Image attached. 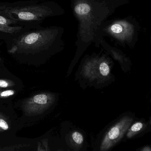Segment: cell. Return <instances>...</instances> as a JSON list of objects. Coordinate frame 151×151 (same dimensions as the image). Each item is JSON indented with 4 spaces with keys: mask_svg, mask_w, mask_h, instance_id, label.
<instances>
[{
    "mask_svg": "<svg viewBox=\"0 0 151 151\" xmlns=\"http://www.w3.org/2000/svg\"><path fill=\"white\" fill-rule=\"evenodd\" d=\"M29 1H18L16 2H0V11L4 10L7 8L10 7L16 6H20L23 4H26L29 2Z\"/></svg>",
    "mask_w": 151,
    "mask_h": 151,
    "instance_id": "cell-12",
    "label": "cell"
},
{
    "mask_svg": "<svg viewBox=\"0 0 151 151\" xmlns=\"http://www.w3.org/2000/svg\"><path fill=\"white\" fill-rule=\"evenodd\" d=\"M135 120V116L131 112L120 115L100 132L94 143V150L107 151L117 145L123 140Z\"/></svg>",
    "mask_w": 151,
    "mask_h": 151,
    "instance_id": "cell-5",
    "label": "cell"
},
{
    "mask_svg": "<svg viewBox=\"0 0 151 151\" xmlns=\"http://www.w3.org/2000/svg\"><path fill=\"white\" fill-rule=\"evenodd\" d=\"M0 24L2 25L14 26L17 24L15 21L0 14Z\"/></svg>",
    "mask_w": 151,
    "mask_h": 151,
    "instance_id": "cell-13",
    "label": "cell"
},
{
    "mask_svg": "<svg viewBox=\"0 0 151 151\" xmlns=\"http://www.w3.org/2000/svg\"><path fill=\"white\" fill-rule=\"evenodd\" d=\"M9 86V83L7 81L4 80H0V87L6 88Z\"/></svg>",
    "mask_w": 151,
    "mask_h": 151,
    "instance_id": "cell-16",
    "label": "cell"
},
{
    "mask_svg": "<svg viewBox=\"0 0 151 151\" xmlns=\"http://www.w3.org/2000/svg\"><path fill=\"white\" fill-rule=\"evenodd\" d=\"M63 28L58 26L25 25L15 33H4L2 39L6 44L9 52L12 54H51L63 48Z\"/></svg>",
    "mask_w": 151,
    "mask_h": 151,
    "instance_id": "cell-2",
    "label": "cell"
},
{
    "mask_svg": "<svg viewBox=\"0 0 151 151\" xmlns=\"http://www.w3.org/2000/svg\"><path fill=\"white\" fill-rule=\"evenodd\" d=\"M55 101V95L53 93L37 94L26 101L24 109L29 114H39L48 109Z\"/></svg>",
    "mask_w": 151,
    "mask_h": 151,
    "instance_id": "cell-7",
    "label": "cell"
},
{
    "mask_svg": "<svg viewBox=\"0 0 151 151\" xmlns=\"http://www.w3.org/2000/svg\"><path fill=\"white\" fill-rule=\"evenodd\" d=\"M3 35H0V39H2V38H3Z\"/></svg>",
    "mask_w": 151,
    "mask_h": 151,
    "instance_id": "cell-18",
    "label": "cell"
},
{
    "mask_svg": "<svg viewBox=\"0 0 151 151\" xmlns=\"http://www.w3.org/2000/svg\"><path fill=\"white\" fill-rule=\"evenodd\" d=\"M113 63L104 54L86 57L76 72V78L84 87L99 88L107 86L114 81L112 72Z\"/></svg>",
    "mask_w": 151,
    "mask_h": 151,
    "instance_id": "cell-4",
    "label": "cell"
},
{
    "mask_svg": "<svg viewBox=\"0 0 151 151\" xmlns=\"http://www.w3.org/2000/svg\"><path fill=\"white\" fill-rule=\"evenodd\" d=\"M14 92L13 90H8V91H4L0 93V96L3 98L9 97L10 96L14 95Z\"/></svg>",
    "mask_w": 151,
    "mask_h": 151,
    "instance_id": "cell-15",
    "label": "cell"
},
{
    "mask_svg": "<svg viewBox=\"0 0 151 151\" xmlns=\"http://www.w3.org/2000/svg\"><path fill=\"white\" fill-rule=\"evenodd\" d=\"M100 44L102 45L103 48L109 54L112 55L115 60L118 62L122 69L124 72H127L130 69L131 66L130 60L122 52L109 45L102 38L100 42Z\"/></svg>",
    "mask_w": 151,
    "mask_h": 151,
    "instance_id": "cell-9",
    "label": "cell"
},
{
    "mask_svg": "<svg viewBox=\"0 0 151 151\" xmlns=\"http://www.w3.org/2000/svg\"><path fill=\"white\" fill-rule=\"evenodd\" d=\"M22 26H9L0 24V32L12 34L20 31Z\"/></svg>",
    "mask_w": 151,
    "mask_h": 151,
    "instance_id": "cell-11",
    "label": "cell"
},
{
    "mask_svg": "<svg viewBox=\"0 0 151 151\" xmlns=\"http://www.w3.org/2000/svg\"><path fill=\"white\" fill-rule=\"evenodd\" d=\"M64 13L63 9L56 2L44 0H29L26 4L0 11V14L22 26L40 24L48 17L62 15Z\"/></svg>",
    "mask_w": 151,
    "mask_h": 151,
    "instance_id": "cell-3",
    "label": "cell"
},
{
    "mask_svg": "<svg viewBox=\"0 0 151 151\" xmlns=\"http://www.w3.org/2000/svg\"><path fill=\"white\" fill-rule=\"evenodd\" d=\"M68 143L73 150H83L86 144L84 133L77 128H73L68 134Z\"/></svg>",
    "mask_w": 151,
    "mask_h": 151,
    "instance_id": "cell-10",
    "label": "cell"
},
{
    "mask_svg": "<svg viewBox=\"0 0 151 151\" xmlns=\"http://www.w3.org/2000/svg\"><path fill=\"white\" fill-rule=\"evenodd\" d=\"M122 44L131 46L134 43L137 36L136 26L129 21L118 20L103 26L101 30Z\"/></svg>",
    "mask_w": 151,
    "mask_h": 151,
    "instance_id": "cell-6",
    "label": "cell"
},
{
    "mask_svg": "<svg viewBox=\"0 0 151 151\" xmlns=\"http://www.w3.org/2000/svg\"><path fill=\"white\" fill-rule=\"evenodd\" d=\"M151 150V147L149 146H146L142 147L141 149H139V151H150Z\"/></svg>",
    "mask_w": 151,
    "mask_h": 151,
    "instance_id": "cell-17",
    "label": "cell"
},
{
    "mask_svg": "<svg viewBox=\"0 0 151 151\" xmlns=\"http://www.w3.org/2000/svg\"><path fill=\"white\" fill-rule=\"evenodd\" d=\"M151 129V122H147L145 119H135L127 130L124 137L127 139L137 138L144 135Z\"/></svg>",
    "mask_w": 151,
    "mask_h": 151,
    "instance_id": "cell-8",
    "label": "cell"
},
{
    "mask_svg": "<svg viewBox=\"0 0 151 151\" xmlns=\"http://www.w3.org/2000/svg\"><path fill=\"white\" fill-rule=\"evenodd\" d=\"M9 125L6 119L2 115L0 114V131H3L9 129Z\"/></svg>",
    "mask_w": 151,
    "mask_h": 151,
    "instance_id": "cell-14",
    "label": "cell"
},
{
    "mask_svg": "<svg viewBox=\"0 0 151 151\" xmlns=\"http://www.w3.org/2000/svg\"><path fill=\"white\" fill-rule=\"evenodd\" d=\"M129 0H71L73 14L78 22L77 49L67 72L68 76L90 45H100L105 21Z\"/></svg>",
    "mask_w": 151,
    "mask_h": 151,
    "instance_id": "cell-1",
    "label": "cell"
}]
</instances>
